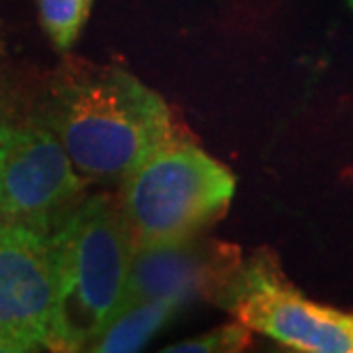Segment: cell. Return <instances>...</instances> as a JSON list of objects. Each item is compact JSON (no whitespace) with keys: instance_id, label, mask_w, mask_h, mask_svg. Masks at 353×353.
I'll use <instances>...</instances> for the list:
<instances>
[{"instance_id":"obj_1","label":"cell","mask_w":353,"mask_h":353,"mask_svg":"<svg viewBox=\"0 0 353 353\" xmlns=\"http://www.w3.org/2000/svg\"><path fill=\"white\" fill-rule=\"evenodd\" d=\"M53 133L83 179L124 181L172 140L188 136L165 99L115 67L74 74L55 94Z\"/></svg>"},{"instance_id":"obj_8","label":"cell","mask_w":353,"mask_h":353,"mask_svg":"<svg viewBox=\"0 0 353 353\" xmlns=\"http://www.w3.org/2000/svg\"><path fill=\"white\" fill-rule=\"evenodd\" d=\"M179 310V303L170 299L126 303L108 321V326L97 335V340L90 344L88 351L129 353L143 349Z\"/></svg>"},{"instance_id":"obj_7","label":"cell","mask_w":353,"mask_h":353,"mask_svg":"<svg viewBox=\"0 0 353 353\" xmlns=\"http://www.w3.org/2000/svg\"><path fill=\"white\" fill-rule=\"evenodd\" d=\"M241 250L230 243L197 236L172 243L133 248L124 305L150 299H170L186 307L195 299L214 301L241 262Z\"/></svg>"},{"instance_id":"obj_2","label":"cell","mask_w":353,"mask_h":353,"mask_svg":"<svg viewBox=\"0 0 353 353\" xmlns=\"http://www.w3.org/2000/svg\"><path fill=\"white\" fill-rule=\"evenodd\" d=\"M55 310L48 349L88 351L124 305L133 245L117 202L81 200L51 232Z\"/></svg>"},{"instance_id":"obj_3","label":"cell","mask_w":353,"mask_h":353,"mask_svg":"<svg viewBox=\"0 0 353 353\" xmlns=\"http://www.w3.org/2000/svg\"><path fill=\"white\" fill-rule=\"evenodd\" d=\"M236 179L188 136L154 152L122 181L119 214L131 245L197 236L228 214Z\"/></svg>"},{"instance_id":"obj_5","label":"cell","mask_w":353,"mask_h":353,"mask_svg":"<svg viewBox=\"0 0 353 353\" xmlns=\"http://www.w3.org/2000/svg\"><path fill=\"white\" fill-rule=\"evenodd\" d=\"M81 193L83 176L53 131L0 124V221L51 234Z\"/></svg>"},{"instance_id":"obj_9","label":"cell","mask_w":353,"mask_h":353,"mask_svg":"<svg viewBox=\"0 0 353 353\" xmlns=\"http://www.w3.org/2000/svg\"><path fill=\"white\" fill-rule=\"evenodd\" d=\"M94 0H37L39 21L48 41L60 53L79 41Z\"/></svg>"},{"instance_id":"obj_10","label":"cell","mask_w":353,"mask_h":353,"mask_svg":"<svg viewBox=\"0 0 353 353\" xmlns=\"http://www.w3.org/2000/svg\"><path fill=\"white\" fill-rule=\"evenodd\" d=\"M252 342V330L245 328L243 323H225L209 333H202L197 337H188L183 342H176L168 347V353H236L248 349Z\"/></svg>"},{"instance_id":"obj_11","label":"cell","mask_w":353,"mask_h":353,"mask_svg":"<svg viewBox=\"0 0 353 353\" xmlns=\"http://www.w3.org/2000/svg\"><path fill=\"white\" fill-rule=\"evenodd\" d=\"M351 340H353V314H351Z\"/></svg>"},{"instance_id":"obj_12","label":"cell","mask_w":353,"mask_h":353,"mask_svg":"<svg viewBox=\"0 0 353 353\" xmlns=\"http://www.w3.org/2000/svg\"><path fill=\"white\" fill-rule=\"evenodd\" d=\"M347 3H349V7H351V10H353V0H347Z\"/></svg>"},{"instance_id":"obj_4","label":"cell","mask_w":353,"mask_h":353,"mask_svg":"<svg viewBox=\"0 0 353 353\" xmlns=\"http://www.w3.org/2000/svg\"><path fill=\"white\" fill-rule=\"evenodd\" d=\"M214 303L252 333L301 353H353L351 314L319 305L296 289L271 250L241 259Z\"/></svg>"},{"instance_id":"obj_6","label":"cell","mask_w":353,"mask_h":353,"mask_svg":"<svg viewBox=\"0 0 353 353\" xmlns=\"http://www.w3.org/2000/svg\"><path fill=\"white\" fill-rule=\"evenodd\" d=\"M55 250L48 232L0 221V353L48 349Z\"/></svg>"}]
</instances>
